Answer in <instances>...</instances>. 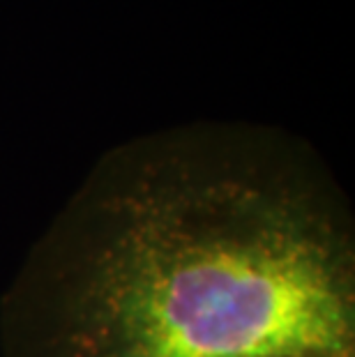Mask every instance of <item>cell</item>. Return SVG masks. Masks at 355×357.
<instances>
[{"label": "cell", "instance_id": "6da1fadb", "mask_svg": "<svg viewBox=\"0 0 355 357\" xmlns=\"http://www.w3.org/2000/svg\"><path fill=\"white\" fill-rule=\"evenodd\" d=\"M0 357H355L349 201L275 127L120 143L0 300Z\"/></svg>", "mask_w": 355, "mask_h": 357}]
</instances>
